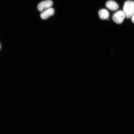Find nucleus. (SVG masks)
<instances>
[{"label": "nucleus", "instance_id": "nucleus-9", "mask_svg": "<svg viewBox=\"0 0 134 134\" xmlns=\"http://www.w3.org/2000/svg\"><path fill=\"white\" fill-rule=\"evenodd\" d=\"M1 45H0V49H1Z\"/></svg>", "mask_w": 134, "mask_h": 134}, {"label": "nucleus", "instance_id": "nucleus-8", "mask_svg": "<svg viewBox=\"0 0 134 134\" xmlns=\"http://www.w3.org/2000/svg\"><path fill=\"white\" fill-rule=\"evenodd\" d=\"M131 21L133 23H134V14L131 17Z\"/></svg>", "mask_w": 134, "mask_h": 134}, {"label": "nucleus", "instance_id": "nucleus-3", "mask_svg": "<svg viewBox=\"0 0 134 134\" xmlns=\"http://www.w3.org/2000/svg\"><path fill=\"white\" fill-rule=\"evenodd\" d=\"M54 13V9L51 8L43 11L41 15V18L42 19H46L49 17L53 15Z\"/></svg>", "mask_w": 134, "mask_h": 134}, {"label": "nucleus", "instance_id": "nucleus-6", "mask_svg": "<svg viewBox=\"0 0 134 134\" xmlns=\"http://www.w3.org/2000/svg\"><path fill=\"white\" fill-rule=\"evenodd\" d=\"M98 15L100 19L102 20L108 19L110 16L109 13L105 9L100 10L99 12Z\"/></svg>", "mask_w": 134, "mask_h": 134}, {"label": "nucleus", "instance_id": "nucleus-1", "mask_svg": "<svg viewBox=\"0 0 134 134\" xmlns=\"http://www.w3.org/2000/svg\"><path fill=\"white\" fill-rule=\"evenodd\" d=\"M125 17V15L124 11H119L113 15V20L116 24H120L123 23Z\"/></svg>", "mask_w": 134, "mask_h": 134}, {"label": "nucleus", "instance_id": "nucleus-2", "mask_svg": "<svg viewBox=\"0 0 134 134\" xmlns=\"http://www.w3.org/2000/svg\"><path fill=\"white\" fill-rule=\"evenodd\" d=\"M53 4V1L51 0L42 2L38 4L37 8L38 10L40 12H43L45 10L51 8Z\"/></svg>", "mask_w": 134, "mask_h": 134}, {"label": "nucleus", "instance_id": "nucleus-5", "mask_svg": "<svg viewBox=\"0 0 134 134\" xmlns=\"http://www.w3.org/2000/svg\"><path fill=\"white\" fill-rule=\"evenodd\" d=\"M105 6L108 9L111 11H116L118 9L119 6L118 4L113 1H108L105 4Z\"/></svg>", "mask_w": 134, "mask_h": 134}, {"label": "nucleus", "instance_id": "nucleus-4", "mask_svg": "<svg viewBox=\"0 0 134 134\" xmlns=\"http://www.w3.org/2000/svg\"><path fill=\"white\" fill-rule=\"evenodd\" d=\"M134 7V1H128L125 3L123 8V11L125 15L129 13Z\"/></svg>", "mask_w": 134, "mask_h": 134}, {"label": "nucleus", "instance_id": "nucleus-7", "mask_svg": "<svg viewBox=\"0 0 134 134\" xmlns=\"http://www.w3.org/2000/svg\"><path fill=\"white\" fill-rule=\"evenodd\" d=\"M134 14V7L129 13L125 15V17L127 18V19H129V18H131L132 16H133Z\"/></svg>", "mask_w": 134, "mask_h": 134}]
</instances>
